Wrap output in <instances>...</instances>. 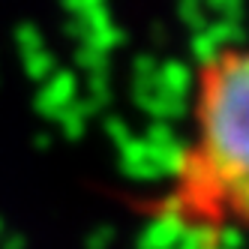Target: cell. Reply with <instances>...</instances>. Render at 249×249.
Returning a JSON list of instances; mask_svg holds the SVG:
<instances>
[{
    "label": "cell",
    "mask_w": 249,
    "mask_h": 249,
    "mask_svg": "<svg viewBox=\"0 0 249 249\" xmlns=\"http://www.w3.org/2000/svg\"><path fill=\"white\" fill-rule=\"evenodd\" d=\"M168 210L189 225L249 234V42L222 45L195 66Z\"/></svg>",
    "instance_id": "cell-1"
}]
</instances>
